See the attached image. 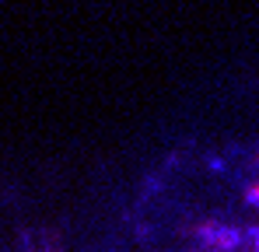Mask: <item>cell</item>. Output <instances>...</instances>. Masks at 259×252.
Returning a JSON list of instances; mask_svg holds the SVG:
<instances>
[{
  "label": "cell",
  "mask_w": 259,
  "mask_h": 252,
  "mask_svg": "<svg viewBox=\"0 0 259 252\" xmlns=\"http://www.w3.org/2000/svg\"><path fill=\"white\" fill-rule=\"evenodd\" d=\"M245 200H249L252 207H259V182H252V186L245 189Z\"/></svg>",
  "instance_id": "2"
},
{
  "label": "cell",
  "mask_w": 259,
  "mask_h": 252,
  "mask_svg": "<svg viewBox=\"0 0 259 252\" xmlns=\"http://www.w3.org/2000/svg\"><path fill=\"white\" fill-rule=\"evenodd\" d=\"M252 249L259 252V228H256V231H252Z\"/></svg>",
  "instance_id": "3"
},
{
  "label": "cell",
  "mask_w": 259,
  "mask_h": 252,
  "mask_svg": "<svg viewBox=\"0 0 259 252\" xmlns=\"http://www.w3.org/2000/svg\"><path fill=\"white\" fill-rule=\"evenodd\" d=\"M196 238L207 245L210 252H235L242 245V231L238 228H231V224H217V221H203L200 228H196Z\"/></svg>",
  "instance_id": "1"
}]
</instances>
